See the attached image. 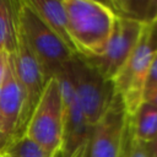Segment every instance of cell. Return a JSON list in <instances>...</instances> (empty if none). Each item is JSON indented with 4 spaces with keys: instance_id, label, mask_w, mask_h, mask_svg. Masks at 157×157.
<instances>
[{
    "instance_id": "8",
    "label": "cell",
    "mask_w": 157,
    "mask_h": 157,
    "mask_svg": "<svg viewBox=\"0 0 157 157\" xmlns=\"http://www.w3.org/2000/svg\"><path fill=\"white\" fill-rule=\"evenodd\" d=\"M142 25L117 18L113 33L101 55L85 58L108 80H114L132 53L142 32Z\"/></svg>"
},
{
    "instance_id": "12",
    "label": "cell",
    "mask_w": 157,
    "mask_h": 157,
    "mask_svg": "<svg viewBox=\"0 0 157 157\" xmlns=\"http://www.w3.org/2000/svg\"><path fill=\"white\" fill-rule=\"evenodd\" d=\"M103 2L117 18L132 21L142 26L156 22L157 0H108Z\"/></svg>"
},
{
    "instance_id": "19",
    "label": "cell",
    "mask_w": 157,
    "mask_h": 157,
    "mask_svg": "<svg viewBox=\"0 0 157 157\" xmlns=\"http://www.w3.org/2000/svg\"><path fill=\"white\" fill-rule=\"evenodd\" d=\"M147 147V152H148V157H157V136L146 144Z\"/></svg>"
},
{
    "instance_id": "2",
    "label": "cell",
    "mask_w": 157,
    "mask_h": 157,
    "mask_svg": "<svg viewBox=\"0 0 157 157\" xmlns=\"http://www.w3.org/2000/svg\"><path fill=\"white\" fill-rule=\"evenodd\" d=\"M16 12L20 31L40 64L45 77L49 80L56 76L76 54L43 22L27 0L16 1Z\"/></svg>"
},
{
    "instance_id": "11",
    "label": "cell",
    "mask_w": 157,
    "mask_h": 157,
    "mask_svg": "<svg viewBox=\"0 0 157 157\" xmlns=\"http://www.w3.org/2000/svg\"><path fill=\"white\" fill-rule=\"evenodd\" d=\"M43 22L58 36V38L74 53L75 48L72 45L66 12L63 5V0H27ZM77 55V54H76Z\"/></svg>"
},
{
    "instance_id": "21",
    "label": "cell",
    "mask_w": 157,
    "mask_h": 157,
    "mask_svg": "<svg viewBox=\"0 0 157 157\" xmlns=\"http://www.w3.org/2000/svg\"><path fill=\"white\" fill-rule=\"evenodd\" d=\"M142 102H144V101H142ZM145 102H150L151 104H153V105L157 107V90H156L155 92H152V93L145 99Z\"/></svg>"
},
{
    "instance_id": "3",
    "label": "cell",
    "mask_w": 157,
    "mask_h": 157,
    "mask_svg": "<svg viewBox=\"0 0 157 157\" xmlns=\"http://www.w3.org/2000/svg\"><path fill=\"white\" fill-rule=\"evenodd\" d=\"M23 135L52 157H61L64 145V105L59 81L50 77L25 128Z\"/></svg>"
},
{
    "instance_id": "22",
    "label": "cell",
    "mask_w": 157,
    "mask_h": 157,
    "mask_svg": "<svg viewBox=\"0 0 157 157\" xmlns=\"http://www.w3.org/2000/svg\"><path fill=\"white\" fill-rule=\"evenodd\" d=\"M0 157H9L4 151H0Z\"/></svg>"
},
{
    "instance_id": "4",
    "label": "cell",
    "mask_w": 157,
    "mask_h": 157,
    "mask_svg": "<svg viewBox=\"0 0 157 157\" xmlns=\"http://www.w3.org/2000/svg\"><path fill=\"white\" fill-rule=\"evenodd\" d=\"M156 53L157 26L156 23L145 25L132 53L113 80L115 91L120 96L128 115L134 113L142 102L145 78Z\"/></svg>"
},
{
    "instance_id": "23",
    "label": "cell",
    "mask_w": 157,
    "mask_h": 157,
    "mask_svg": "<svg viewBox=\"0 0 157 157\" xmlns=\"http://www.w3.org/2000/svg\"><path fill=\"white\" fill-rule=\"evenodd\" d=\"M155 23H156V26H157V18H156V22H155Z\"/></svg>"
},
{
    "instance_id": "20",
    "label": "cell",
    "mask_w": 157,
    "mask_h": 157,
    "mask_svg": "<svg viewBox=\"0 0 157 157\" xmlns=\"http://www.w3.org/2000/svg\"><path fill=\"white\" fill-rule=\"evenodd\" d=\"M86 153H87V142L81 145L78 148H76L69 157H86Z\"/></svg>"
},
{
    "instance_id": "13",
    "label": "cell",
    "mask_w": 157,
    "mask_h": 157,
    "mask_svg": "<svg viewBox=\"0 0 157 157\" xmlns=\"http://www.w3.org/2000/svg\"><path fill=\"white\" fill-rule=\"evenodd\" d=\"M128 132L136 141H152L157 136V107L141 102L135 112L128 115Z\"/></svg>"
},
{
    "instance_id": "15",
    "label": "cell",
    "mask_w": 157,
    "mask_h": 157,
    "mask_svg": "<svg viewBox=\"0 0 157 157\" xmlns=\"http://www.w3.org/2000/svg\"><path fill=\"white\" fill-rule=\"evenodd\" d=\"M2 151L9 157H52L39 145L25 135L11 141Z\"/></svg>"
},
{
    "instance_id": "16",
    "label": "cell",
    "mask_w": 157,
    "mask_h": 157,
    "mask_svg": "<svg viewBox=\"0 0 157 157\" xmlns=\"http://www.w3.org/2000/svg\"><path fill=\"white\" fill-rule=\"evenodd\" d=\"M121 157H148L146 144L134 140L128 132V137L125 141Z\"/></svg>"
},
{
    "instance_id": "6",
    "label": "cell",
    "mask_w": 157,
    "mask_h": 157,
    "mask_svg": "<svg viewBox=\"0 0 157 157\" xmlns=\"http://www.w3.org/2000/svg\"><path fill=\"white\" fill-rule=\"evenodd\" d=\"M128 137V113L117 93L102 118L92 126L86 157H121Z\"/></svg>"
},
{
    "instance_id": "7",
    "label": "cell",
    "mask_w": 157,
    "mask_h": 157,
    "mask_svg": "<svg viewBox=\"0 0 157 157\" xmlns=\"http://www.w3.org/2000/svg\"><path fill=\"white\" fill-rule=\"evenodd\" d=\"M26 97L17 80L11 54L0 85V151L11 141L21 137L25 131Z\"/></svg>"
},
{
    "instance_id": "14",
    "label": "cell",
    "mask_w": 157,
    "mask_h": 157,
    "mask_svg": "<svg viewBox=\"0 0 157 157\" xmlns=\"http://www.w3.org/2000/svg\"><path fill=\"white\" fill-rule=\"evenodd\" d=\"M17 13L15 0H0V52L13 53L16 45Z\"/></svg>"
},
{
    "instance_id": "18",
    "label": "cell",
    "mask_w": 157,
    "mask_h": 157,
    "mask_svg": "<svg viewBox=\"0 0 157 157\" xmlns=\"http://www.w3.org/2000/svg\"><path fill=\"white\" fill-rule=\"evenodd\" d=\"M7 59H9V54L5 53V52H0V85H1V81H2V77H4V74H5V69H6V65H7Z\"/></svg>"
},
{
    "instance_id": "1",
    "label": "cell",
    "mask_w": 157,
    "mask_h": 157,
    "mask_svg": "<svg viewBox=\"0 0 157 157\" xmlns=\"http://www.w3.org/2000/svg\"><path fill=\"white\" fill-rule=\"evenodd\" d=\"M69 33L77 55L94 58L102 54L117 21L103 1L63 0Z\"/></svg>"
},
{
    "instance_id": "9",
    "label": "cell",
    "mask_w": 157,
    "mask_h": 157,
    "mask_svg": "<svg viewBox=\"0 0 157 157\" xmlns=\"http://www.w3.org/2000/svg\"><path fill=\"white\" fill-rule=\"evenodd\" d=\"M11 56L17 80L21 83L26 97L25 117H23L25 128H26L34 107L37 105L43 93L48 78L45 77L40 67V64L38 63L37 58L29 49L25 37L22 36L18 23L16 29V45L13 53H11Z\"/></svg>"
},
{
    "instance_id": "17",
    "label": "cell",
    "mask_w": 157,
    "mask_h": 157,
    "mask_svg": "<svg viewBox=\"0 0 157 157\" xmlns=\"http://www.w3.org/2000/svg\"><path fill=\"white\" fill-rule=\"evenodd\" d=\"M157 90V53L155 54L146 78H145V85H144V93H142V101H145L152 92H155Z\"/></svg>"
},
{
    "instance_id": "5",
    "label": "cell",
    "mask_w": 157,
    "mask_h": 157,
    "mask_svg": "<svg viewBox=\"0 0 157 157\" xmlns=\"http://www.w3.org/2000/svg\"><path fill=\"white\" fill-rule=\"evenodd\" d=\"M67 67L85 118L90 126H93L107 112L117 94L114 82L103 76L81 55H74Z\"/></svg>"
},
{
    "instance_id": "10",
    "label": "cell",
    "mask_w": 157,
    "mask_h": 157,
    "mask_svg": "<svg viewBox=\"0 0 157 157\" xmlns=\"http://www.w3.org/2000/svg\"><path fill=\"white\" fill-rule=\"evenodd\" d=\"M59 81L64 105V145L61 157H69L76 148L88 141L91 129L81 109L67 65L55 76Z\"/></svg>"
}]
</instances>
